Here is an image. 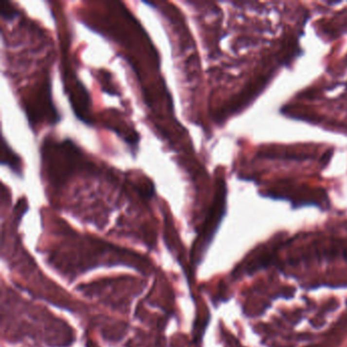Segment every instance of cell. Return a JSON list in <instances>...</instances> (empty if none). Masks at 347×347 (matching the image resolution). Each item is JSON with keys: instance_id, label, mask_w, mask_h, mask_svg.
Returning <instances> with one entry per match:
<instances>
[{"instance_id": "6da1fadb", "label": "cell", "mask_w": 347, "mask_h": 347, "mask_svg": "<svg viewBox=\"0 0 347 347\" xmlns=\"http://www.w3.org/2000/svg\"><path fill=\"white\" fill-rule=\"evenodd\" d=\"M1 164L8 166L13 172L18 174V176L22 175V167H21V161L19 159V157L9 147V145L6 143L5 138H2V144H1Z\"/></svg>"}, {"instance_id": "7a4b0ae2", "label": "cell", "mask_w": 347, "mask_h": 347, "mask_svg": "<svg viewBox=\"0 0 347 347\" xmlns=\"http://www.w3.org/2000/svg\"><path fill=\"white\" fill-rule=\"evenodd\" d=\"M0 15L3 19L11 21L18 17V10L11 5V3L1 1L0 2Z\"/></svg>"}]
</instances>
